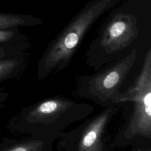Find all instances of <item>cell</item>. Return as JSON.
<instances>
[{
    "label": "cell",
    "instance_id": "1",
    "mask_svg": "<svg viewBox=\"0 0 151 151\" xmlns=\"http://www.w3.org/2000/svg\"><path fill=\"white\" fill-rule=\"evenodd\" d=\"M114 0H94L83 9L48 47L38 64V78L65 68L85 34L97 18L114 4Z\"/></svg>",
    "mask_w": 151,
    "mask_h": 151
},
{
    "label": "cell",
    "instance_id": "2",
    "mask_svg": "<svg viewBox=\"0 0 151 151\" xmlns=\"http://www.w3.org/2000/svg\"><path fill=\"white\" fill-rule=\"evenodd\" d=\"M89 105L63 97L38 102L24 116L29 129L40 136H52L91 113Z\"/></svg>",
    "mask_w": 151,
    "mask_h": 151
},
{
    "label": "cell",
    "instance_id": "3",
    "mask_svg": "<svg viewBox=\"0 0 151 151\" xmlns=\"http://www.w3.org/2000/svg\"><path fill=\"white\" fill-rule=\"evenodd\" d=\"M132 101L134 109L124 136L127 139L135 136L151 139V50L145 55L142 69L133 85L120 93L114 104Z\"/></svg>",
    "mask_w": 151,
    "mask_h": 151
},
{
    "label": "cell",
    "instance_id": "4",
    "mask_svg": "<svg viewBox=\"0 0 151 151\" xmlns=\"http://www.w3.org/2000/svg\"><path fill=\"white\" fill-rule=\"evenodd\" d=\"M137 57L136 49L106 69L80 78L77 91L84 98L107 107L114 105L120 88Z\"/></svg>",
    "mask_w": 151,
    "mask_h": 151
},
{
    "label": "cell",
    "instance_id": "5",
    "mask_svg": "<svg viewBox=\"0 0 151 151\" xmlns=\"http://www.w3.org/2000/svg\"><path fill=\"white\" fill-rule=\"evenodd\" d=\"M139 36L137 19L129 13L116 14L106 25L103 32L88 51V59L96 65L113 58L114 55L128 46Z\"/></svg>",
    "mask_w": 151,
    "mask_h": 151
},
{
    "label": "cell",
    "instance_id": "6",
    "mask_svg": "<svg viewBox=\"0 0 151 151\" xmlns=\"http://www.w3.org/2000/svg\"><path fill=\"white\" fill-rule=\"evenodd\" d=\"M117 111V108L113 105L93 117L82 131L76 151H103L104 132Z\"/></svg>",
    "mask_w": 151,
    "mask_h": 151
},
{
    "label": "cell",
    "instance_id": "7",
    "mask_svg": "<svg viewBox=\"0 0 151 151\" xmlns=\"http://www.w3.org/2000/svg\"><path fill=\"white\" fill-rule=\"evenodd\" d=\"M40 23L39 18L29 15L0 12V29L32 26Z\"/></svg>",
    "mask_w": 151,
    "mask_h": 151
},
{
    "label": "cell",
    "instance_id": "8",
    "mask_svg": "<svg viewBox=\"0 0 151 151\" xmlns=\"http://www.w3.org/2000/svg\"><path fill=\"white\" fill-rule=\"evenodd\" d=\"M21 61L16 57L0 59V80L14 73L21 65Z\"/></svg>",
    "mask_w": 151,
    "mask_h": 151
},
{
    "label": "cell",
    "instance_id": "9",
    "mask_svg": "<svg viewBox=\"0 0 151 151\" xmlns=\"http://www.w3.org/2000/svg\"><path fill=\"white\" fill-rule=\"evenodd\" d=\"M24 39L18 28L0 29V46L6 47L9 44L20 42Z\"/></svg>",
    "mask_w": 151,
    "mask_h": 151
},
{
    "label": "cell",
    "instance_id": "10",
    "mask_svg": "<svg viewBox=\"0 0 151 151\" xmlns=\"http://www.w3.org/2000/svg\"><path fill=\"white\" fill-rule=\"evenodd\" d=\"M47 139H35L27 143L17 145L8 151H47Z\"/></svg>",
    "mask_w": 151,
    "mask_h": 151
},
{
    "label": "cell",
    "instance_id": "11",
    "mask_svg": "<svg viewBox=\"0 0 151 151\" xmlns=\"http://www.w3.org/2000/svg\"><path fill=\"white\" fill-rule=\"evenodd\" d=\"M5 47H6L0 46V59L6 57L8 54V50Z\"/></svg>",
    "mask_w": 151,
    "mask_h": 151
},
{
    "label": "cell",
    "instance_id": "12",
    "mask_svg": "<svg viewBox=\"0 0 151 151\" xmlns=\"http://www.w3.org/2000/svg\"><path fill=\"white\" fill-rule=\"evenodd\" d=\"M146 151H150V150H146Z\"/></svg>",
    "mask_w": 151,
    "mask_h": 151
}]
</instances>
